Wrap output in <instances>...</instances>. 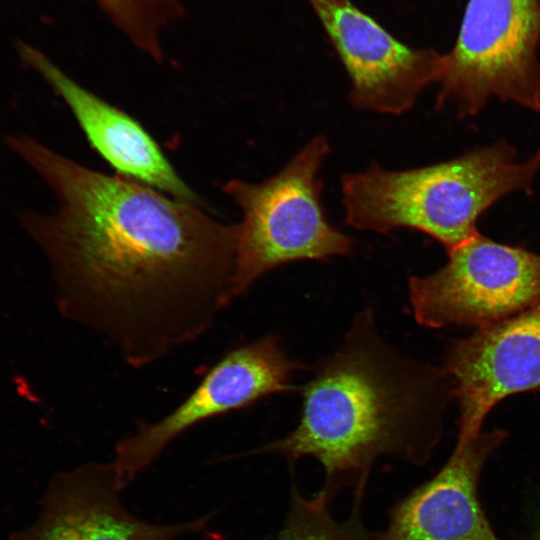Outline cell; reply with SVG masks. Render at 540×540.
<instances>
[{
    "mask_svg": "<svg viewBox=\"0 0 540 540\" xmlns=\"http://www.w3.org/2000/svg\"><path fill=\"white\" fill-rule=\"evenodd\" d=\"M299 368L276 335L227 351L169 413L155 421H137L134 431L118 440L112 463L120 487L124 489L192 427L291 390L292 376Z\"/></svg>",
    "mask_w": 540,
    "mask_h": 540,
    "instance_id": "obj_7",
    "label": "cell"
},
{
    "mask_svg": "<svg viewBox=\"0 0 540 540\" xmlns=\"http://www.w3.org/2000/svg\"><path fill=\"white\" fill-rule=\"evenodd\" d=\"M138 49L161 61V34L182 13L179 0H95Z\"/></svg>",
    "mask_w": 540,
    "mask_h": 540,
    "instance_id": "obj_14",
    "label": "cell"
},
{
    "mask_svg": "<svg viewBox=\"0 0 540 540\" xmlns=\"http://www.w3.org/2000/svg\"><path fill=\"white\" fill-rule=\"evenodd\" d=\"M444 372L399 354L377 331L371 310L358 314L340 346L302 388L298 425L245 455L273 454L290 465L310 456L324 471L318 495L343 489L363 498L383 457L427 462L438 443L450 396Z\"/></svg>",
    "mask_w": 540,
    "mask_h": 540,
    "instance_id": "obj_2",
    "label": "cell"
},
{
    "mask_svg": "<svg viewBox=\"0 0 540 540\" xmlns=\"http://www.w3.org/2000/svg\"><path fill=\"white\" fill-rule=\"evenodd\" d=\"M443 370L459 402L457 442L463 443L481 432L497 403L540 387V302L454 340Z\"/></svg>",
    "mask_w": 540,
    "mask_h": 540,
    "instance_id": "obj_9",
    "label": "cell"
},
{
    "mask_svg": "<svg viewBox=\"0 0 540 540\" xmlns=\"http://www.w3.org/2000/svg\"><path fill=\"white\" fill-rule=\"evenodd\" d=\"M362 502L363 498H354L350 515L338 520L331 514L330 502L318 494L305 497L294 486L284 523L268 540H376L377 532L363 522Z\"/></svg>",
    "mask_w": 540,
    "mask_h": 540,
    "instance_id": "obj_13",
    "label": "cell"
},
{
    "mask_svg": "<svg viewBox=\"0 0 540 540\" xmlns=\"http://www.w3.org/2000/svg\"><path fill=\"white\" fill-rule=\"evenodd\" d=\"M536 540H540V530L538 531V535H537V539Z\"/></svg>",
    "mask_w": 540,
    "mask_h": 540,
    "instance_id": "obj_15",
    "label": "cell"
},
{
    "mask_svg": "<svg viewBox=\"0 0 540 540\" xmlns=\"http://www.w3.org/2000/svg\"><path fill=\"white\" fill-rule=\"evenodd\" d=\"M540 169V149L517 161L501 140L449 161L408 170L376 163L341 178L345 220L365 231L423 232L447 252L478 235V217L513 191L530 192Z\"/></svg>",
    "mask_w": 540,
    "mask_h": 540,
    "instance_id": "obj_3",
    "label": "cell"
},
{
    "mask_svg": "<svg viewBox=\"0 0 540 540\" xmlns=\"http://www.w3.org/2000/svg\"><path fill=\"white\" fill-rule=\"evenodd\" d=\"M329 151L326 137L318 135L268 179H232L223 185L242 213L236 224L234 299L283 264L352 251L353 240L329 223L321 203L318 173Z\"/></svg>",
    "mask_w": 540,
    "mask_h": 540,
    "instance_id": "obj_4",
    "label": "cell"
},
{
    "mask_svg": "<svg viewBox=\"0 0 540 540\" xmlns=\"http://www.w3.org/2000/svg\"><path fill=\"white\" fill-rule=\"evenodd\" d=\"M506 433L495 429L456 443L445 465L389 511L376 540H501L478 499V480Z\"/></svg>",
    "mask_w": 540,
    "mask_h": 540,
    "instance_id": "obj_11",
    "label": "cell"
},
{
    "mask_svg": "<svg viewBox=\"0 0 540 540\" xmlns=\"http://www.w3.org/2000/svg\"><path fill=\"white\" fill-rule=\"evenodd\" d=\"M540 0H468L456 42L443 54L437 108L477 114L492 96L540 111Z\"/></svg>",
    "mask_w": 540,
    "mask_h": 540,
    "instance_id": "obj_5",
    "label": "cell"
},
{
    "mask_svg": "<svg viewBox=\"0 0 540 540\" xmlns=\"http://www.w3.org/2000/svg\"><path fill=\"white\" fill-rule=\"evenodd\" d=\"M432 274L410 277L416 321L428 328H483L540 302V255L480 233L448 252Z\"/></svg>",
    "mask_w": 540,
    "mask_h": 540,
    "instance_id": "obj_6",
    "label": "cell"
},
{
    "mask_svg": "<svg viewBox=\"0 0 540 540\" xmlns=\"http://www.w3.org/2000/svg\"><path fill=\"white\" fill-rule=\"evenodd\" d=\"M21 52L61 96L91 148L116 174L203 206L200 197L140 122L83 88L36 49L23 46Z\"/></svg>",
    "mask_w": 540,
    "mask_h": 540,
    "instance_id": "obj_12",
    "label": "cell"
},
{
    "mask_svg": "<svg viewBox=\"0 0 540 540\" xmlns=\"http://www.w3.org/2000/svg\"><path fill=\"white\" fill-rule=\"evenodd\" d=\"M351 80L357 109L400 115L437 82L443 54L413 48L350 0H308Z\"/></svg>",
    "mask_w": 540,
    "mask_h": 540,
    "instance_id": "obj_8",
    "label": "cell"
},
{
    "mask_svg": "<svg viewBox=\"0 0 540 540\" xmlns=\"http://www.w3.org/2000/svg\"><path fill=\"white\" fill-rule=\"evenodd\" d=\"M114 465L92 461L55 476L37 520L16 540H177L203 531L213 514L160 524L123 503Z\"/></svg>",
    "mask_w": 540,
    "mask_h": 540,
    "instance_id": "obj_10",
    "label": "cell"
},
{
    "mask_svg": "<svg viewBox=\"0 0 540 540\" xmlns=\"http://www.w3.org/2000/svg\"><path fill=\"white\" fill-rule=\"evenodd\" d=\"M10 147L45 179L59 208L25 219L52 264L60 310L134 369L149 367L212 330L234 300L237 225L202 205L40 143Z\"/></svg>",
    "mask_w": 540,
    "mask_h": 540,
    "instance_id": "obj_1",
    "label": "cell"
}]
</instances>
